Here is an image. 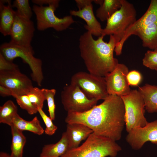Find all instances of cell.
Returning <instances> with one entry per match:
<instances>
[{
  "instance_id": "29",
  "label": "cell",
  "mask_w": 157,
  "mask_h": 157,
  "mask_svg": "<svg viewBox=\"0 0 157 157\" xmlns=\"http://www.w3.org/2000/svg\"><path fill=\"white\" fill-rule=\"evenodd\" d=\"M143 65L152 70L157 68V51L148 50L142 59Z\"/></svg>"
},
{
  "instance_id": "5",
  "label": "cell",
  "mask_w": 157,
  "mask_h": 157,
  "mask_svg": "<svg viewBox=\"0 0 157 157\" xmlns=\"http://www.w3.org/2000/svg\"><path fill=\"white\" fill-rule=\"evenodd\" d=\"M0 53L7 60L13 62L19 58L27 64L31 71V76L33 81L41 86L44 79L42 70V62L34 56V51L31 49L14 44L10 42L4 43L0 47Z\"/></svg>"
},
{
  "instance_id": "15",
  "label": "cell",
  "mask_w": 157,
  "mask_h": 157,
  "mask_svg": "<svg viewBox=\"0 0 157 157\" xmlns=\"http://www.w3.org/2000/svg\"><path fill=\"white\" fill-rule=\"evenodd\" d=\"M70 14L84 20L86 23L84 26L85 28L92 35L98 37L102 35L103 29L94 15L92 4L78 10H71Z\"/></svg>"
},
{
  "instance_id": "36",
  "label": "cell",
  "mask_w": 157,
  "mask_h": 157,
  "mask_svg": "<svg viewBox=\"0 0 157 157\" xmlns=\"http://www.w3.org/2000/svg\"><path fill=\"white\" fill-rule=\"evenodd\" d=\"M104 0H94V1L95 3L99 4L100 6L103 3Z\"/></svg>"
},
{
  "instance_id": "3",
  "label": "cell",
  "mask_w": 157,
  "mask_h": 157,
  "mask_svg": "<svg viewBox=\"0 0 157 157\" xmlns=\"http://www.w3.org/2000/svg\"><path fill=\"white\" fill-rule=\"evenodd\" d=\"M121 150L115 141L93 132L82 145L60 157H115Z\"/></svg>"
},
{
  "instance_id": "24",
  "label": "cell",
  "mask_w": 157,
  "mask_h": 157,
  "mask_svg": "<svg viewBox=\"0 0 157 157\" xmlns=\"http://www.w3.org/2000/svg\"><path fill=\"white\" fill-rule=\"evenodd\" d=\"M13 8H16L17 14L24 18L31 19L33 15L32 9L28 0H15L12 4Z\"/></svg>"
},
{
  "instance_id": "23",
  "label": "cell",
  "mask_w": 157,
  "mask_h": 157,
  "mask_svg": "<svg viewBox=\"0 0 157 157\" xmlns=\"http://www.w3.org/2000/svg\"><path fill=\"white\" fill-rule=\"evenodd\" d=\"M18 108L11 100L6 101L0 107V123L10 126L12 125L13 118L18 114Z\"/></svg>"
},
{
  "instance_id": "13",
  "label": "cell",
  "mask_w": 157,
  "mask_h": 157,
  "mask_svg": "<svg viewBox=\"0 0 157 157\" xmlns=\"http://www.w3.org/2000/svg\"><path fill=\"white\" fill-rule=\"evenodd\" d=\"M126 140L135 150L140 149L147 142L157 145V120L148 122L143 127L133 129L128 133Z\"/></svg>"
},
{
  "instance_id": "22",
  "label": "cell",
  "mask_w": 157,
  "mask_h": 157,
  "mask_svg": "<svg viewBox=\"0 0 157 157\" xmlns=\"http://www.w3.org/2000/svg\"><path fill=\"white\" fill-rule=\"evenodd\" d=\"M121 6V0H104L103 4L96 10V16L101 21H107Z\"/></svg>"
},
{
  "instance_id": "9",
  "label": "cell",
  "mask_w": 157,
  "mask_h": 157,
  "mask_svg": "<svg viewBox=\"0 0 157 157\" xmlns=\"http://www.w3.org/2000/svg\"><path fill=\"white\" fill-rule=\"evenodd\" d=\"M62 104L68 113H83L97 105L98 100L88 98L76 85L70 83L63 88L61 93Z\"/></svg>"
},
{
  "instance_id": "34",
  "label": "cell",
  "mask_w": 157,
  "mask_h": 157,
  "mask_svg": "<svg viewBox=\"0 0 157 157\" xmlns=\"http://www.w3.org/2000/svg\"><path fill=\"white\" fill-rule=\"evenodd\" d=\"M0 95L1 96L5 97L12 96L13 94L12 91L8 88L0 85Z\"/></svg>"
},
{
  "instance_id": "35",
  "label": "cell",
  "mask_w": 157,
  "mask_h": 157,
  "mask_svg": "<svg viewBox=\"0 0 157 157\" xmlns=\"http://www.w3.org/2000/svg\"><path fill=\"white\" fill-rule=\"evenodd\" d=\"M0 157H10V155L7 153L3 152L0 153Z\"/></svg>"
},
{
  "instance_id": "20",
  "label": "cell",
  "mask_w": 157,
  "mask_h": 157,
  "mask_svg": "<svg viewBox=\"0 0 157 157\" xmlns=\"http://www.w3.org/2000/svg\"><path fill=\"white\" fill-rule=\"evenodd\" d=\"M12 125L22 131H28L38 135H42L44 132V130L37 116L28 121L24 119L17 114L13 118Z\"/></svg>"
},
{
  "instance_id": "4",
  "label": "cell",
  "mask_w": 157,
  "mask_h": 157,
  "mask_svg": "<svg viewBox=\"0 0 157 157\" xmlns=\"http://www.w3.org/2000/svg\"><path fill=\"white\" fill-rule=\"evenodd\" d=\"M136 16V10L133 4L126 0H121L120 8L107 20L102 35H112L117 43H118L128 29L137 20Z\"/></svg>"
},
{
  "instance_id": "33",
  "label": "cell",
  "mask_w": 157,
  "mask_h": 157,
  "mask_svg": "<svg viewBox=\"0 0 157 157\" xmlns=\"http://www.w3.org/2000/svg\"><path fill=\"white\" fill-rule=\"evenodd\" d=\"M58 0H32V2L38 6H43L44 5H48V6L55 3Z\"/></svg>"
},
{
  "instance_id": "37",
  "label": "cell",
  "mask_w": 157,
  "mask_h": 157,
  "mask_svg": "<svg viewBox=\"0 0 157 157\" xmlns=\"http://www.w3.org/2000/svg\"><path fill=\"white\" fill-rule=\"evenodd\" d=\"M155 70L156 71L157 74V68Z\"/></svg>"
},
{
  "instance_id": "2",
  "label": "cell",
  "mask_w": 157,
  "mask_h": 157,
  "mask_svg": "<svg viewBox=\"0 0 157 157\" xmlns=\"http://www.w3.org/2000/svg\"><path fill=\"white\" fill-rule=\"evenodd\" d=\"M103 35L95 40L92 33L87 31L79 39L80 55L89 72L104 77L112 72L119 63L113 56L117 41L114 36L110 35L108 42L103 40Z\"/></svg>"
},
{
  "instance_id": "30",
  "label": "cell",
  "mask_w": 157,
  "mask_h": 157,
  "mask_svg": "<svg viewBox=\"0 0 157 157\" xmlns=\"http://www.w3.org/2000/svg\"><path fill=\"white\" fill-rule=\"evenodd\" d=\"M19 69L18 65L6 59L0 53V71H12Z\"/></svg>"
},
{
  "instance_id": "11",
  "label": "cell",
  "mask_w": 157,
  "mask_h": 157,
  "mask_svg": "<svg viewBox=\"0 0 157 157\" xmlns=\"http://www.w3.org/2000/svg\"><path fill=\"white\" fill-rule=\"evenodd\" d=\"M129 72L127 67L118 63L115 69L104 77L106 89L109 94L122 97L129 94L131 91L127 76Z\"/></svg>"
},
{
  "instance_id": "26",
  "label": "cell",
  "mask_w": 157,
  "mask_h": 157,
  "mask_svg": "<svg viewBox=\"0 0 157 157\" xmlns=\"http://www.w3.org/2000/svg\"><path fill=\"white\" fill-rule=\"evenodd\" d=\"M41 90L47 101L49 117L53 120H54L55 118L56 107L54 98L56 90L54 89L44 88L41 89Z\"/></svg>"
},
{
  "instance_id": "1",
  "label": "cell",
  "mask_w": 157,
  "mask_h": 157,
  "mask_svg": "<svg viewBox=\"0 0 157 157\" xmlns=\"http://www.w3.org/2000/svg\"><path fill=\"white\" fill-rule=\"evenodd\" d=\"M125 108L121 97L109 94L100 104L83 113H68L67 123L84 124L99 135L115 141L121 138L125 125Z\"/></svg>"
},
{
  "instance_id": "27",
  "label": "cell",
  "mask_w": 157,
  "mask_h": 157,
  "mask_svg": "<svg viewBox=\"0 0 157 157\" xmlns=\"http://www.w3.org/2000/svg\"><path fill=\"white\" fill-rule=\"evenodd\" d=\"M31 102L38 108H43L46 100L41 89L33 87L27 94Z\"/></svg>"
},
{
  "instance_id": "8",
  "label": "cell",
  "mask_w": 157,
  "mask_h": 157,
  "mask_svg": "<svg viewBox=\"0 0 157 157\" xmlns=\"http://www.w3.org/2000/svg\"><path fill=\"white\" fill-rule=\"evenodd\" d=\"M70 83L78 86L90 99L104 100L109 95L104 77L80 71L72 76Z\"/></svg>"
},
{
  "instance_id": "12",
  "label": "cell",
  "mask_w": 157,
  "mask_h": 157,
  "mask_svg": "<svg viewBox=\"0 0 157 157\" xmlns=\"http://www.w3.org/2000/svg\"><path fill=\"white\" fill-rule=\"evenodd\" d=\"M0 85L10 90L13 97L27 95L33 87L31 79L19 69L0 71Z\"/></svg>"
},
{
  "instance_id": "38",
  "label": "cell",
  "mask_w": 157,
  "mask_h": 157,
  "mask_svg": "<svg viewBox=\"0 0 157 157\" xmlns=\"http://www.w3.org/2000/svg\"><path fill=\"white\" fill-rule=\"evenodd\" d=\"M154 50V51H157V49H155V50Z\"/></svg>"
},
{
  "instance_id": "16",
  "label": "cell",
  "mask_w": 157,
  "mask_h": 157,
  "mask_svg": "<svg viewBox=\"0 0 157 157\" xmlns=\"http://www.w3.org/2000/svg\"><path fill=\"white\" fill-rule=\"evenodd\" d=\"M141 40L142 46L152 50L157 49V0L151 22L146 27L135 33Z\"/></svg>"
},
{
  "instance_id": "25",
  "label": "cell",
  "mask_w": 157,
  "mask_h": 157,
  "mask_svg": "<svg viewBox=\"0 0 157 157\" xmlns=\"http://www.w3.org/2000/svg\"><path fill=\"white\" fill-rule=\"evenodd\" d=\"M13 97L20 107L29 114L33 115L38 112V108L31 102L27 95H15Z\"/></svg>"
},
{
  "instance_id": "18",
  "label": "cell",
  "mask_w": 157,
  "mask_h": 157,
  "mask_svg": "<svg viewBox=\"0 0 157 157\" xmlns=\"http://www.w3.org/2000/svg\"><path fill=\"white\" fill-rule=\"evenodd\" d=\"M68 150V141L65 132L57 142L44 146L40 157H60Z\"/></svg>"
},
{
  "instance_id": "17",
  "label": "cell",
  "mask_w": 157,
  "mask_h": 157,
  "mask_svg": "<svg viewBox=\"0 0 157 157\" xmlns=\"http://www.w3.org/2000/svg\"><path fill=\"white\" fill-rule=\"evenodd\" d=\"M11 1L8 0L5 5L0 1V32L4 36L10 35L16 13L13 8Z\"/></svg>"
},
{
  "instance_id": "31",
  "label": "cell",
  "mask_w": 157,
  "mask_h": 157,
  "mask_svg": "<svg viewBox=\"0 0 157 157\" xmlns=\"http://www.w3.org/2000/svg\"><path fill=\"white\" fill-rule=\"evenodd\" d=\"M127 78L129 86H137L141 82L142 77L139 72L133 70L129 72L127 75Z\"/></svg>"
},
{
  "instance_id": "32",
  "label": "cell",
  "mask_w": 157,
  "mask_h": 157,
  "mask_svg": "<svg viewBox=\"0 0 157 157\" xmlns=\"http://www.w3.org/2000/svg\"><path fill=\"white\" fill-rule=\"evenodd\" d=\"M94 0H75L78 10L81 9L91 4Z\"/></svg>"
},
{
  "instance_id": "14",
  "label": "cell",
  "mask_w": 157,
  "mask_h": 157,
  "mask_svg": "<svg viewBox=\"0 0 157 157\" xmlns=\"http://www.w3.org/2000/svg\"><path fill=\"white\" fill-rule=\"evenodd\" d=\"M65 132L69 149L78 147L81 142L86 139L93 131L84 124L70 123L67 124Z\"/></svg>"
},
{
  "instance_id": "7",
  "label": "cell",
  "mask_w": 157,
  "mask_h": 157,
  "mask_svg": "<svg viewBox=\"0 0 157 157\" xmlns=\"http://www.w3.org/2000/svg\"><path fill=\"white\" fill-rule=\"evenodd\" d=\"M60 1L48 6H40L34 5L33 10L36 16L37 28L40 31L52 28L58 31L66 29L75 22L72 16L67 15L60 18L55 14L54 12L59 6Z\"/></svg>"
},
{
  "instance_id": "6",
  "label": "cell",
  "mask_w": 157,
  "mask_h": 157,
  "mask_svg": "<svg viewBox=\"0 0 157 157\" xmlns=\"http://www.w3.org/2000/svg\"><path fill=\"white\" fill-rule=\"evenodd\" d=\"M121 97L124 106L125 125L127 133L134 128L146 125L148 122L144 116V100L139 91L131 90L128 95Z\"/></svg>"
},
{
  "instance_id": "21",
  "label": "cell",
  "mask_w": 157,
  "mask_h": 157,
  "mask_svg": "<svg viewBox=\"0 0 157 157\" xmlns=\"http://www.w3.org/2000/svg\"><path fill=\"white\" fill-rule=\"evenodd\" d=\"M12 135L10 157H23V149L26 138L23 131L13 125L10 126Z\"/></svg>"
},
{
  "instance_id": "19",
  "label": "cell",
  "mask_w": 157,
  "mask_h": 157,
  "mask_svg": "<svg viewBox=\"0 0 157 157\" xmlns=\"http://www.w3.org/2000/svg\"><path fill=\"white\" fill-rule=\"evenodd\" d=\"M138 90L143 98L145 110L149 113L157 112V85L146 84Z\"/></svg>"
},
{
  "instance_id": "28",
  "label": "cell",
  "mask_w": 157,
  "mask_h": 157,
  "mask_svg": "<svg viewBox=\"0 0 157 157\" xmlns=\"http://www.w3.org/2000/svg\"><path fill=\"white\" fill-rule=\"evenodd\" d=\"M38 112L42 119L45 125L44 133L47 135H52L54 134L58 127L54 124L52 120L50 117H48L40 108H38Z\"/></svg>"
},
{
  "instance_id": "10",
  "label": "cell",
  "mask_w": 157,
  "mask_h": 157,
  "mask_svg": "<svg viewBox=\"0 0 157 157\" xmlns=\"http://www.w3.org/2000/svg\"><path fill=\"white\" fill-rule=\"evenodd\" d=\"M35 31L34 25L31 19L24 18L16 13L11 29L10 35L11 40L10 42L33 49L31 44Z\"/></svg>"
}]
</instances>
